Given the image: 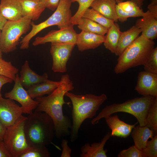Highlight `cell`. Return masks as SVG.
<instances>
[{
  "label": "cell",
  "instance_id": "cell-1",
  "mask_svg": "<svg viewBox=\"0 0 157 157\" xmlns=\"http://www.w3.org/2000/svg\"><path fill=\"white\" fill-rule=\"evenodd\" d=\"M74 88L69 75L64 74L62 76L59 85L51 94L35 99L38 104L35 110L45 112L51 117L54 125L55 136L59 139L70 135L72 121L63 115V107L64 104L69 105L70 102L65 101L64 97Z\"/></svg>",
  "mask_w": 157,
  "mask_h": 157
},
{
  "label": "cell",
  "instance_id": "cell-2",
  "mask_svg": "<svg viewBox=\"0 0 157 157\" xmlns=\"http://www.w3.org/2000/svg\"><path fill=\"white\" fill-rule=\"evenodd\" d=\"M65 96L70 99L72 105L69 136L71 142H73L78 138L79 129L83 122L95 115L100 106L107 99V97L104 93L100 95L91 94L77 95L69 92Z\"/></svg>",
  "mask_w": 157,
  "mask_h": 157
},
{
  "label": "cell",
  "instance_id": "cell-3",
  "mask_svg": "<svg viewBox=\"0 0 157 157\" xmlns=\"http://www.w3.org/2000/svg\"><path fill=\"white\" fill-rule=\"evenodd\" d=\"M24 130L29 146L36 144L48 146L55 136V128L51 117L45 112L35 111L25 120Z\"/></svg>",
  "mask_w": 157,
  "mask_h": 157
},
{
  "label": "cell",
  "instance_id": "cell-4",
  "mask_svg": "<svg viewBox=\"0 0 157 157\" xmlns=\"http://www.w3.org/2000/svg\"><path fill=\"white\" fill-rule=\"evenodd\" d=\"M155 42L142 35L139 36L119 56L114 71L116 74L143 65L153 49Z\"/></svg>",
  "mask_w": 157,
  "mask_h": 157
},
{
  "label": "cell",
  "instance_id": "cell-5",
  "mask_svg": "<svg viewBox=\"0 0 157 157\" xmlns=\"http://www.w3.org/2000/svg\"><path fill=\"white\" fill-rule=\"evenodd\" d=\"M154 97L142 96L128 100L122 103L106 106L92 120L91 123L96 124L101 119L115 113L122 112L133 115L137 119L140 126H145L147 114Z\"/></svg>",
  "mask_w": 157,
  "mask_h": 157
},
{
  "label": "cell",
  "instance_id": "cell-6",
  "mask_svg": "<svg viewBox=\"0 0 157 157\" xmlns=\"http://www.w3.org/2000/svg\"><path fill=\"white\" fill-rule=\"evenodd\" d=\"M71 0H60L54 13L45 21L38 24L31 22L32 29L20 42V48L28 49L30 40L42 30L49 26L56 25L59 28L73 26L71 22L72 17L70 7Z\"/></svg>",
  "mask_w": 157,
  "mask_h": 157
},
{
  "label": "cell",
  "instance_id": "cell-7",
  "mask_svg": "<svg viewBox=\"0 0 157 157\" xmlns=\"http://www.w3.org/2000/svg\"><path fill=\"white\" fill-rule=\"evenodd\" d=\"M31 21L28 17L7 21L1 33L0 47L2 53H7L16 49L21 36L30 29Z\"/></svg>",
  "mask_w": 157,
  "mask_h": 157
},
{
  "label": "cell",
  "instance_id": "cell-8",
  "mask_svg": "<svg viewBox=\"0 0 157 157\" xmlns=\"http://www.w3.org/2000/svg\"><path fill=\"white\" fill-rule=\"evenodd\" d=\"M26 117L22 115L6 129L3 141L12 157H20L28 148L24 130Z\"/></svg>",
  "mask_w": 157,
  "mask_h": 157
},
{
  "label": "cell",
  "instance_id": "cell-9",
  "mask_svg": "<svg viewBox=\"0 0 157 157\" xmlns=\"http://www.w3.org/2000/svg\"><path fill=\"white\" fill-rule=\"evenodd\" d=\"M76 44L51 43L50 53L52 58V70L55 72H67V64Z\"/></svg>",
  "mask_w": 157,
  "mask_h": 157
},
{
  "label": "cell",
  "instance_id": "cell-10",
  "mask_svg": "<svg viewBox=\"0 0 157 157\" xmlns=\"http://www.w3.org/2000/svg\"><path fill=\"white\" fill-rule=\"evenodd\" d=\"M13 89L5 94V97L18 102L24 110V113L29 114L36 108L38 102L31 98L22 85L19 74L16 75Z\"/></svg>",
  "mask_w": 157,
  "mask_h": 157
},
{
  "label": "cell",
  "instance_id": "cell-11",
  "mask_svg": "<svg viewBox=\"0 0 157 157\" xmlns=\"http://www.w3.org/2000/svg\"><path fill=\"white\" fill-rule=\"evenodd\" d=\"M77 35L73 26L59 29L58 30H52L44 36L36 37L33 45L35 46L48 42L76 44Z\"/></svg>",
  "mask_w": 157,
  "mask_h": 157
},
{
  "label": "cell",
  "instance_id": "cell-12",
  "mask_svg": "<svg viewBox=\"0 0 157 157\" xmlns=\"http://www.w3.org/2000/svg\"><path fill=\"white\" fill-rule=\"evenodd\" d=\"M24 110L11 99L0 97V121L6 129L22 115Z\"/></svg>",
  "mask_w": 157,
  "mask_h": 157
},
{
  "label": "cell",
  "instance_id": "cell-13",
  "mask_svg": "<svg viewBox=\"0 0 157 157\" xmlns=\"http://www.w3.org/2000/svg\"><path fill=\"white\" fill-rule=\"evenodd\" d=\"M135 89L143 96L157 97V74L145 71L140 72Z\"/></svg>",
  "mask_w": 157,
  "mask_h": 157
},
{
  "label": "cell",
  "instance_id": "cell-14",
  "mask_svg": "<svg viewBox=\"0 0 157 157\" xmlns=\"http://www.w3.org/2000/svg\"><path fill=\"white\" fill-rule=\"evenodd\" d=\"M135 25L140 29L142 35L153 40L157 37V17L148 10L142 18L138 19Z\"/></svg>",
  "mask_w": 157,
  "mask_h": 157
},
{
  "label": "cell",
  "instance_id": "cell-15",
  "mask_svg": "<svg viewBox=\"0 0 157 157\" xmlns=\"http://www.w3.org/2000/svg\"><path fill=\"white\" fill-rule=\"evenodd\" d=\"M106 122L111 130V136L126 138L131 134L133 129L138 123L129 124L120 120L117 115L105 118Z\"/></svg>",
  "mask_w": 157,
  "mask_h": 157
},
{
  "label": "cell",
  "instance_id": "cell-16",
  "mask_svg": "<svg viewBox=\"0 0 157 157\" xmlns=\"http://www.w3.org/2000/svg\"><path fill=\"white\" fill-rule=\"evenodd\" d=\"M116 10L118 20L122 23L130 17H142L145 13L140 7L130 0L117 3Z\"/></svg>",
  "mask_w": 157,
  "mask_h": 157
},
{
  "label": "cell",
  "instance_id": "cell-17",
  "mask_svg": "<svg viewBox=\"0 0 157 157\" xmlns=\"http://www.w3.org/2000/svg\"><path fill=\"white\" fill-rule=\"evenodd\" d=\"M105 38V35L82 31L77 34L76 44L78 50L81 51L94 49L104 43Z\"/></svg>",
  "mask_w": 157,
  "mask_h": 157
},
{
  "label": "cell",
  "instance_id": "cell-18",
  "mask_svg": "<svg viewBox=\"0 0 157 157\" xmlns=\"http://www.w3.org/2000/svg\"><path fill=\"white\" fill-rule=\"evenodd\" d=\"M48 75L44 73L39 75L30 67L27 60H26L22 67L19 78L23 86L27 89L33 85L48 80Z\"/></svg>",
  "mask_w": 157,
  "mask_h": 157
},
{
  "label": "cell",
  "instance_id": "cell-19",
  "mask_svg": "<svg viewBox=\"0 0 157 157\" xmlns=\"http://www.w3.org/2000/svg\"><path fill=\"white\" fill-rule=\"evenodd\" d=\"M22 0H0V10L7 20H16L22 17Z\"/></svg>",
  "mask_w": 157,
  "mask_h": 157
},
{
  "label": "cell",
  "instance_id": "cell-20",
  "mask_svg": "<svg viewBox=\"0 0 157 157\" xmlns=\"http://www.w3.org/2000/svg\"><path fill=\"white\" fill-rule=\"evenodd\" d=\"M111 136L108 132L102 138L100 142L91 144L86 143L81 149L80 157H107V150L104 149V145Z\"/></svg>",
  "mask_w": 157,
  "mask_h": 157
},
{
  "label": "cell",
  "instance_id": "cell-21",
  "mask_svg": "<svg viewBox=\"0 0 157 157\" xmlns=\"http://www.w3.org/2000/svg\"><path fill=\"white\" fill-rule=\"evenodd\" d=\"M117 3L115 0H94L90 7L106 18L117 22L118 21L116 10Z\"/></svg>",
  "mask_w": 157,
  "mask_h": 157
},
{
  "label": "cell",
  "instance_id": "cell-22",
  "mask_svg": "<svg viewBox=\"0 0 157 157\" xmlns=\"http://www.w3.org/2000/svg\"><path fill=\"white\" fill-rule=\"evenodd\" d=\"M22 17H28L32 21L37 20L46 8L42 0H22Z\"/></svg>",
  "mask_w": 157,
  "mask_h": 157
},
{
  "label": "cell",
  "instance_id": "cell-23",
  "mask_svg": "<svg viewBox=\"0 0 157 157\" xmlns=\"http://www.w3.org/2000/svg\"><path fill=\"white\" fill-rule=\"evenodd\" d=\"M141 33L140 29L135 25L126 31L122 32L115 54L120 55L139 36Z\"/></svg>",
  "mask_w": 157,
  "mask_h": 157
},
{
  "label": "cell",
  "instance_id": "cell-24",
  "mask_svg": "<svg viewBox=\"0 0 157 157\" xmlns=\"http://www.w3.org/2000/svg\"><path fill=\"white\" fill-rule=\"evenodd\" d=\"M131 133L134 145L140 150L145 147L149 139H151L155 135L154 132L147 126L139 125L135 126Z\"/></svg>",
  "mask_w": 157,
  "mask_h": 157
},
{
  "label": "cell",
  "instance_id": "cell-25",
  "mask_svg": "<svg viewBox=\"0 0 157 157\" xmlns=\"http://www.w3.org/2000/svg\"><path fill=\"white\" fill-rule=\"evenodd\" d=\"M60 81L48 80L32 86L27 91L33 99L43 97L45 94H51L59 85Z\"/></svg>",
  "mask_w": 157,
  "mask_h": 157
},
{
  "label": "cell",
  "instance_id": "cell-26",
  "mask_svg": "<svg viewBox=\"0 0 157 157\" xmlns=\"http://www.w3.org/2000/svg\"><path fill=\"white\" fill-rule=\"evenodd\" d=\"M121 32L119 24L116 22L108 29L103 43L105 48L112 53L115 52Z\"/></svg>",
  "mask_w": 157,
  "mask_h": 157
},
{
  "label": "cell",
  "instance_id": "cell-27",
  "mask_svg": "<svg viewBox=\"0 0 157 157\" xmlns=\"http://www.w3.org/2000/svg\"><path fill=\"white\" fill-rule=\"evenodd\" d=\"M77 25L82 31L102 35H105L108 31L107 29L100 24L83 17L78 20Z\"/></svg>",
  "mask_w": 157,
  "mask_h": 157
},
{
  "label": "cell",
  "instance_id": "cell-28",
  "mask_svg": "<svg viewBox=\"0 0 157 157\" xmlns=\"http://www.w3.org/2000/svg\"><path fill=\"white\" fill-rule=\"evenodd\" d=\"M82 17L89 19L108 29L114 23L113 20L104 16L92 8H88L84 13Z\"/></svg>",
  "mask_w": 157,
  "mask_h": 157
},
{
  "label": "cell",
  "instance_id": "cell-29",
  "mask_svg": "<svg viewBox=\"0 0 157 157\" xmlns=\"http://www.w3.org/2000/svg\"><path fill=\"white\" fill-rule=\"evenodd\" d=\"M146 126L157 134V97H154L145 121Z\"/></svg>",
  "mask_w": 157,
  "mask_h": 157
},
{
  "label": "cell",
  "instance_id": "cell-30",
  "mask_svg": "<svg viewBox=\"0 0 157 157\" xmlns=\"http://www.w3.org/2000/svg\"><path fill=\"white\" fill-rule=\"evenodd\" d=\"M50 154L46 146L36 144L29 146L20 157H49Z\"/></svg>",
  "mask_w": 157,
  "mask_h": 157
},
{
  "label": "cell",
  "instance_id": "cell-31",
  "mask_svg": "<svg viewBox=\"0 0 157 157\" xmlns=\"http://www.w3.org/2000/svg\"><path fill=\"white\" fill-rule=\"evenodd\" d=\"M18 69L13 65L10 61H7L0 58V75L8 77L14 81Z\"/></svg>",
  "mask_w": 157,
  "mask_h": 157
},
{
  "label": "cell",
  "instance_id": "cell-32",
  "mask_svg": "<svg viewBox=\"0 0 157 157\" xmlns=\"http://www.w3.org/2000/svg\"><path fill=\"white\" fill-rule=\"evenodd\" d=\"M94 0H71L72 2H77L79 4L78 9L71 19V22L73 26L77 25L78 20L81 18L86 10L90 6Z\"/></svg>",
  "mask_w": 157,
  "mask_h": 157
},
{
  "label": "cell",
  "instance_id": "cell-33",
  "mask_svg": "<svg viewBox=\"0 0 157 157\" xmlns=\"http://www.w3.org/2000/svg\"><path fill=\"white\" fill-rule=\"evenodd\" d=\"M144 71L157 74V47L154 48L143 65Z\"/></svg>",
  "mask_w": 157,
  "mask_h": 157
},
{
  "label": "cell",
  "instance_id": "cell-34",
  "mask_svg": "<svg viewBox=\"0 0 157 157\" xmlns=\"http://www.w3.org/2000/svg\"><path fill=\"white\" fill-rule=\"evenodd\" d=\"M141 151L142 157H157V134L147 141L145 147Z\"/></svg>",
  "mask_w": 157,
  "mask_h": 157
},
{
  "label": "cell",
  "instance_id": "cell-35",
  "mask_svg": "<svg viewBox=\"0 0 157 157\" xmlns=\"http://www.w3.org/2000/svg\"><path fill=\"white\" fill-rule=\"evenodd\" d=\"M118 157H142L141 151L134 145L121 151L117 155Z\"/></svg>",
  "mask_w": 157,
  "mask_h": 157
},
{
  "label": "cell",
  "instance_id": "cell-36",
  "mask_svg": "<svg viewBox=\"0 0 157 157\" xmlns=\"http://www.w3.org/2000/svg\"><path fill=\"white\" fill-rule=\"evenodd\" d=\"M62 151L60 157H70L72 149L68 145V141L66 139H63L61 142Z\"/></svg>",
  "mask_w": 157,
  "mask_h": 157
},
{
  "label": "cell",
  "instance_id": "cell-37",
  "mask_svg": "<svg viewBox=\"0 0 157 157\" xmlns=\"http://www.w3.org/2000/svg\"><path fill=\"white\" fill-rule=\"evenodd\" d=\"M60 0H42L46 8L50 10H55L59 4Z\"/></svg>",
  "mask_w": 157,
  "mask_h": 157
},
{
  "label": "cell",
  "instance_id": "cell-38",
  "mask_svg": "<svg viewBox=\"0 0 157 157\" xmlns=\"http://www.w3.org/2000/svg\"><path fill=\"white\" fill-rule=\"evenodd\" d=\"M0 157H12L3 140H0Z\"/></svg>",
  "mask_w": 157,
  "mask_h": 157
},
{
  "label": "cell",
  "instance_id": "cell-39",
  "mask_svg": "<svg viewBox=\"0 0 157 157\" xmlns=\"http://www.w3.org/2000/svg\"><path fill=\"white\" fill-rule=\"evenodd\" d=\"M148 10L157 17V0H151Z\"/></svg>",
  "mask_w": 157,
  "mask_h": 157
},
{
  "label": "cell",
  "instance_id": "cell-40",
  "mask_svg": "<svg viewBox=\"0 0 157 157\" xmlns=\"http://www.w3.org/2000/svg\"><path fill=\"white\" fill-rule=\"evenodd\" d=\"M13 81L11 78L6 76L0 75V97H2L1 89L4 84L7 83H12Z\"/></svg>",
  "mask_w": 157,
  "mask_h": 157
},
{
  "label": "cell",
  "instance_id": "cell-41",
  "mask_svg": "<svg viewBox=\"0 0 157 157\" xmlns=\"http://www.w3.org/2000/svg\"><path fill=\"white\" fill-rule=\"evenodd\" d=\"M6 129L0 121V140H3Z\"/></svg>",
  "mask_w": 157,
  "mask_h": 157
},
{
  "label": "cell",
  "instance_id": "cell-42",
  "mask_svg": "<svg viewBox=\"0 0 157 157\" xmlns=\"http://www.w3.org/2000/svg\"><path fill=\"white\" fill-rule=\"evenodd\" d=\"M7 20L3 16L0 10V30H1Z\"/></svg>",
  "mask_w": 157,
  "mask_h": 157
},
{
  "label": "cell",
  "instance_id": "cell-43",
  "mask_svg": "<svg viewBox=\"0 0 157 157\" xmlns=\"http://www.w3.org/2000/svg\"><path fill=\"white\" fill-rule=\"evenodd\" d=\"M136 4L140 7L142 6L143 3L146 0H130Z\"/></svg>",
  "mask_w": 157,
  "mask_h": 157
},
{
  "label": "cell",
  "instance_id": "cell-44",
  "mask_svg": "<svg viewBox=\"0 0 157 157\" xmlns=\"http://www.w3.org/2000/svg\"><path fill=\"white\" fill-rule=\"evenodd\" d=\"M1 30H0V36H1ZM2 52L1 51V49L0 47V58L2 57Z\"/></svg>",
  "mask_w": 157,
  "mask_h": 157
},
{
  "label": "cell",
  "instance_id": "cell-45",
  "mask_svg": "<svg viewBox=\"0 0 157 157\" xmlns=\"http://www.w3.org/2000/svg\"><path fill=\"white\" fill-rule=\"evenodd\" d=\"M116 1L117 3H120L123 1H124V0H115Z\"/></svg>",
  "mask_w": 157,
  "mask_h": 157
}]
</instances>
